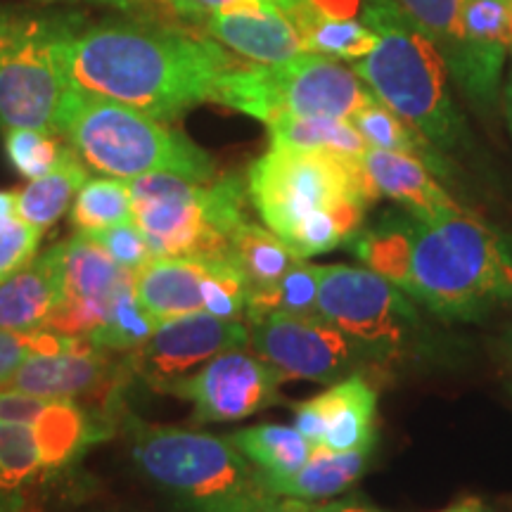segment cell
<instances>
[{
  "mask_svg": "<svg viewBox=\"0 0 512 512\" xmlns=\"http://www.w3.org/2000/svg\"><path fill=\"white\" fill-rule=\"evenodd\" d=\"M53 50L69 88L121 102L159 121L214 102L221 76L238 64L214 38L150 24L62 31Z\"/></svg>",
  "mask_w": 512,
  "mask_h": 512,
  "instance_id": "6da1fadb",
  "label": "cell"
},
{
  "mask_svg": "<svg viewBox=\"0 0 512 512\" xmlns=\"http://www.w3.org/2000/svg\"><path fill=\"white\" fill-rule=\"evenodd\" d=\"M361 17L377 41L366 57L351 62L358 79L434 147L456 150L467 128L448 93L437 46L396 0H363Z\"/></svg>",
  "mask_w": 512,
  "mask_h": 512,
  "instance_id": "7a4b0ae2",
  "label": "cell"
},
{
  "mask_svg": "<svg viewBox=\"0 0 512 512\" xmlns=\"http://www.w3.org/2000/svg\"><path fill=\"white\" fill-rule=\"evenodd\" d=\"M413 219L411 297L441 318L475 320L512 292V254L479 216L453 207Z\"/></svg>",
  "mask_w": 512,
  "mask_h": 512,
  "instance_id": "3957f363",
  "label": "cell"
},
{
  "mask_svg": "<svg viewBox=\"0 0 512 512\" xmlns=\"http://www.w3.org/2000/svg\"><path fill=\"white\" fill-rule=\"evenodd\" d=\"M57 133L67 138L88 166L121 181L147 174H176L200 183L216 178V164L209 152L181 131L79 88L67 86L62 95Z\"/></svg>",
  "mask_w": 512,
  "mask_h": 512,
  "instance_id": "277c9868",
  "label": "cell"
},
{
  "mask_svg": "<svg viewBox=\"0 0 512 512\" xmlns=\"http://www.w3.org/2000/svg\"><path fill=\"white\" fill-rule=\"evenodd\" d=\"M133 463L190 512H247L273 496L228 439L181 427H133Z\"/></svg>",
  "mask_w": 512,
  "mask_h": 512,
  "instance_id": "5b68a950",
  "label": "cell"
},
{
  "mask_svg": "<svg viewBox=\"0 0 512 512\" xmlns=\"http://www.w3.org/2000/svg\"><path fill=\"white\" fill-rule=\"evenodd\" d=\"M133 221L152 256L226 259L230 238L247 221V185L240 176L207 183L176 174H147L128 181Z\"/></svg>",
  "mask_w": 512,
  "mask_h": 512,
  "instance_id": "8992f818",
  "label": "cell"
},
{
  "mask_svg": "<svg viewBox=\"0 0 512 512\" xmlns=\"http://www.w3.org/2000/svg\"><path fill=\"white\" fill-rule=\"evenodd\" d=\"M377 95L351 67L302 53L278 64H235L221 76L214 102L273 124L285 117L351 119Z\"/></svg>",
  "mask_w": 512,
  "mask_h": 512,
  "instance_id": "52a82bcc",
  "label": "cell"
},
{
  "mask_svg": "<svg viewBox=\"0 0 512 512\" xmlns=\"http://www.w3.org/2000/svg\"><path fill=\"white\" fill-rule=\"evenodd\" d=\"M247 190L266 226L283 240L320 211L342 202L370 209L380 200L361 159L278 145L252 164Z\"/></svg>",
  "mask_w": 512,
  "mask_h": 512,
  "instance_id": "ba28073f",
  "label": "cell"
},
{
  "mask_svg": "<svg viewBox=\"0 0 512 512\" xmlns=\"http://www.w3.org/2000/svg\"><path fill=\"white\" fill-rule=\"evenodd\" d=\"M318 316L377 354L399 349L418 325L406 292L361 266H323Z\"/></svg>",
  "mask_w": 512,
  "mask_h": 512,
  "instance_id": "9c48e42d",
  "label": "cell"
},
{
  "mask_svg": "<svg viewBox=\"0 0 512 512\" xmlns=\"http://www.w3.org/2000/svg\"><path fill=\"white\" fill-rule=\"evenodd\" d=\"M62 31L46 24H15L0 46V126L57 133V107L67 83L53 43Z\"/></svg>",
  "mask_w": 512,
  "mask_h": 512,
  "instance_id": "30bf717a",
  "label": "cell"
},
{
  "mask_svg": "<svg viewBox=\"0 0 512 512\" xmlns=\"http://www.w3.org/2000/svg\"><path fill=\"white\" fill-rule=\"evenodd\" d=\"M249 325V342L256 356L271 363L285 380L339 382L354 368L356 347H361L318 313H275Z\"/></svg>",
  "mask_w": 512,
  "mask_h": 512,
  "instance_id": "8fae6325",
  "label": "cell"
},
{
  "mask_svg": "<svg viewBox=\"0 0 512 512\" xmlns=\"http://www.w3.org/2000/svg\"><path fill=\"white\" fill-rule=\"evenodd\" d=\"M247 342L245 320H223L207 311H197L162 320L143 347L131 351L128 366L150 387L169 394L174 384L190 377L211 358L240 349Z\"/></svg>",
  "mask_w": 512,
  "mask_h": 512,
  "instance_id": "7c38bea8",
  "label": "cell"
},
{
  "mask_svg": "<svg viewBox=\"0 0 512 512\" xmlns=\"http://www.w3.org/2000/svg\"><path fill=\"white\" fill-rule=\"evenodd\" d=\"M283 380L264 358L230 349L174 384L169 394L192 401L195 422H233L280 403Z\"/></svg>",
  "mask_w": 512,
  "mask_h": 512,
  "instance_id": "4fadbf2b",
  "label": "cell"
},
{
  "mask_svg": "<svg viewBox=\"0 0 512 512\" xmlns=\"http://www.w3.org/2000/svg\"><path fill=\"white\" fill-rule=\"evenodd\" d=\"M60 245L62 302L43 330L88 339L100 328L119 294L136 285V273L117 264L88 235L76 233Z\"/></svg>",
  "mask_w": 512,
  "mask_h": 512,
  "instance_id": "5bb4252c",
  "label": "cell"
},
{
  "mask_svg": "<svg viewBox=\"0 0 512 512\" xmlns=\"http://www.w3.org/2000/svg\"><path fill=\"white\" fill-rule=\"evenodd\" d=\"M465 43L451 76L467 98L489 107L496 100L505 53L512 43V8L508 0H465Z\"/></svg>",
  "mask_w": 512,
  "mask_h": 512,
  "instance_id": "9a60e30c",
  "label": "cell"
},
{
  "mask_svg": "<svg viewBox=\"0 0 512 512\" xmlns=\"http://www.w3.org/2000/svg\"><path fill=\"white\" fill-rule=\"evenodd\" d=\"M112 387V363L107 351L83 337H69L62 349L48 354H31L5 384V389H17L41 399L72 401Z\"/></svg>",
  "mask_w": 512,
  "mask_h": 512,
  "instance_id": "2e32d148",
  "label": "cell"
},
{
  "mask_svg": "<svg viewBox=\"0 0 512 512\" xmlns=\"http://www.w3.org/2000/svg\"><path fill=\"white\" fill-rule=\"evenodd\" d=\"M202 27L221 46L256 64H278L309 53L294 19L273 3H245L214 12Z\"/></svg>",
  "mask_w": 512,
  "mask_h": 512,
  "instance_id": "e0dca14e",
  "label": "cell"
},
{
  "mask_svg": "<svg viewBox=\"0 0 512 512\" xmlns=\"http://www.w3.org/2000/svg\"><path fill=\"white\" fill-rule=\"evenodd\" d=\"M62 283V245H55L0 283V330L46 328L62 302Z\"/></svg>",
  "mask_w": 512,
  "mask_h": 512,
  "instance_id": "ac0fdd59",
  "label": "cell"
},
{
  "mask_svg": "<svg viewBox=\"0 0 512 512\" xmlns=\"http://www.w3.org/2000/svg\"><path fill=\"white\" fill-rule=\"evenodd\" d=\"M323 420L330 451H373L377 439V389L363 375H349L311 399Z\"/></svg>",
  "mask_w": 512,
  "mask_h": 512,
  "instance_id": "d6986e66",
  "label": "cell"
},
{
  "mask_svg": "<svg viewBox=\"0 0 512 512\" xmlns=\"http://www.w3.org/2000/svg\"><path fill=\"white\" fill-rule=\"evenodd\" d=\"M361 162L377 195L399 202L406 214L415 219H432L441 211L458 207L448 197V192L434 181L430 166L418 157L368 147Z\"/></svg>",
  "mask_w": 512,
  "mask_h": 512,
  "instance_id": "ffe728a7",
  "label": "cell"
},
{
  "mask_svg": "<svg viewBox=\"0 0 512 512\" xmlns=\"http://www.w3.org/2000/svg\"><path fill=\"white\" fill-rule=\"evenodd\" d=\"M209 259L155 256L136 271V297L157 320L204 311L202 280Z\"/></svg>",
  "mask_w": 512,
  "mask_h": 512,
  "instance_id": "44dd1931",
  "label": "cell"
},
{
  "mask_svg": "<svg viewBox=\"0 0 512 512\" xmlns=\"http://www.w3.org/2000/svg\"><path fill=\"white\" fill-rule=\"evenodd\" d=\"M373 451H330L325 446H313L311 456L297 472L287 477H264L271 494L320 501L339 496L368 470Z\"/></svg>",
  "mask_w": 512,
  "mask_h": 512,
  "instance_id": "7402d4cb",
  "label": "cell"
},
{
  "mask_svg": "<svg viewBox=\"0 0 512 512\" xmlns=\"http://www.w3.org/2000/svg\"><path fill=\"white\" fill-rule=\"evenodd\" d=\"M31 427L36 432L43 470L72 465L102 437L91 415L72 399H48Z\"/></svg>",
  "mask_w": 512,
  "mask_h": 512,
  "instance_id": "603a6c76",
  "label": "cell"
},
{
  "mask_svg": "<svg viewBox=\"0 0 512 512\" xmlns=\"http://www.w3.org/2000/svg\"><path fill=\"white\" fill-rule=\"evenodd\" d=\"M351 254L363 266L375 271L389 283L411 294V259H413V219L408 216H384L380 223L361 228L349 240Z\"/></svg>",
  "mask_w": 512,
  "mask_h": 512,
  "instance_id": "cb8c5ba5",
  "label": "cell"
},
{
  "mask_svg": "<svg viewBox=\"0 0 512 512\" xmlns=\"http://www.w3.org/2000/svg\"><path fill=\"white\" fill-rule=\"evenodd\" d=\"M226 259L242 273L252 294L283 278L297 261H302V256L271 228L245 221L230 238Z\"/></svg>",
  "mask_w": 512,
  "mask_h": 512,
  "instance_id": "d4e9b609",
  "label": "cell"
},
{
  "mask_svg": "<svg viewBox=\"0 0 512 512\" xmlns=\"http://www.w3.org/2000/svg\"><path fill=\"white\" fill-rule=\"evenodd\" d=\"M83 183H86V166L72 145H64L55 169L29 181L27 188L17 192V214L31 226L46 230L69 209Z\"/></svg>",
  "mask_w": 512,
  "mask_h": 512,
  "instance_id": "484cf974",
  "label": "cell"
},
{
  "mask_svg": "<svg viewBox=\"0 0 512 512\" xmlns=\"http://www.w3.org/2000/svg\"><path fill=\"white\" fill-rule=\"evenodd\" d=\"M349 124L361 133L368 147L389 152H403V155L418 157L430 166V171L446 174L444 159L439 157L437 147L427 140L413 124L399 117L392 107H387L380 98L370 100L361 110L351 114Z\"/></svg>",
  "mask_w": 512,
  "mask_h": 512,
  "instance_id": "4316f807",
  "label": "cell"
},
{
  "mask_svg": "<svg viewBox=\"0 0 512 512\" xmlns=\"http://www.w3.org/2000/svg\"><path fill=\"white\" fill-rule=\"evenodd\" d=\"M264 477H287L311 456V444L294 427L256 425L226 437Z\"/></svg>",
  "mask_w": 512,
  "mask_h": 512,
  "instance_id": "83f0119b",
  "label": "cell"
},
{
  "mask_svg": "<svg viewBox=\"0 0 512 512\" xmlns=\"http://www.w3.org/2000/svg\"><path fill=\"white\" fill-rule=\"evenodd\" d=\"M271 145L328 152L344 159H363L368 143L347 119L285 117L268 124Z\"/></svg>",
  "mask_w": 512,
  "mask_h": 512,
  "instance_id": "f1b7e54d",
  "label": "cell"
},
{
  "mask_svg": "<svg viewBox=\"0 0 512 512\" xmlns=\"http://www.w3.org/2000/svg\"><path fill=\"white\" fill-rule=\"evenodd\" d=\"M299 34L309 53L332 57V60L356 62L375 48V34L354 17H335L309 10L297 19Z\"/></svg>",
  "mask_w": 512,
  "mask_h": 512,
  "instance_id": "f546056e",
  "label": "cell"
},
{
  "mask_svg": "<svg viewBox=\"0 0 512 512\" xmlns=\"http://www.w3.org/2000/svg\"><path fill=\"white\" fill-rule=\"evenodd\" d=\"M320 271H323V266H311L302 259L266 290L249 294V323L275 316V313H285V316H313V313H318Z\"/></svg>",
  "mask_w": 512,
  "mask_h": 512,
  "instance_id": "4dcf8cb0",
  "label": "cell"
},
{
  "mask_svg": "<svg viewBox=\"0 0 512 512\" xmlns=\"http://www.w3.org/2000/svg\"><path fill=\"white\" fill-rule=\"evenodd\" d=\"M41 472L34 427L29 422H0V510H15L24 486Z\"/></svg>",
  "mask_w": 512,
  "mask_h": 512,
  "instance_id": "1f68e13d",
  "label": "cell"
},
{
  "mask_svg": "<svg viewBox=\"0 0 512 512\" xmlns=\"http://www.w3.org/2000/svg\"><path fill=\"white\" fill-rule=\"evenodd\" d=\"M133 221V197L128 181L93 178L81 185L72 207V226L83 235Z\"/></svg>",
  "mask_w": 512,
  "mask_h": 512,
  "instance_id": "d6a6232c",
  "label": "cell"
},
{
  "mask_svg": "<svg viewBox=\"0 0 512 512\" xmlns=\"http://www.w3.org/2000/svg\"><path fill=\"white\" fill-rule=\"evenodd\" d=\"M133 287L119 294L100 328L88 337V342L105 351H136L152 337L162 320H157L138 302Z\"/></svg>",
  "mask_w": 512,
  "mask_h": 512,
  "instance_id": "836d02e7",
  "label": "cell"
},
{
  "mask_svg": "<svg viewBox=\"0 0 512 512\" xmlns=\"http://www.w3.org/2000/svg\"><path fill=\"white\" fill-rule=\"evenodd\" d=\"M401 8L411 15L427 38L444 57L448 74L463 53V3L465 0H399Z\"/></svg>",
  "mask_w": 512,
  "mask_h": 512,
  "instance_id": "e575fe53",
  "label": "cell"
},
{
  "mask_svg": "<svg viewBox=\"0 0 512 512\" xmlns=\"http://www.w3.org/2000/svg\"><path fill=\"white\" fill-rule=\"evenodd\" d=\"M204 311L223 320H245L249 287L228 259H209L202 280Z\"/></svg>",
  "mask_w": 512,
  "mask_h": 512,
  "instance_id": "d590c367",
  "label": "cell"
},
{
  "mask_svg": "<svg viewBox=\"0 0 512 512\" xmlns=\"http://www.w3.org/2000/svg\"><path fill=\"white\" fill-rule=\"evenodd\" d=\"M5 152L19 174L34 181L55 169L64 145L55 138V133L36 131V128H10L5 131Z\"/></svg>",
  "mask_w": 512,
  "mask_h": 512,
  "instance_id": "8d00e7d4",
  "label": "cell"
},
{
  "mask_svg": "<svg viewBox=\"0 0 512 512\" xmlns=\"http://www.w3.org/2000/svg\"><path fill=\"white\" fill-rule=\"evenodd\" d=\"M41 235V228L31 226L19 214L0 221V283L36 259Z\"/></svg>",
  "mask_w": 512,
  "mask_h": 512,
  "instance_id": "74e56055",
  "label": "cell"
},
{
  "mask_svg": "<svg viewBox=\"0 0 512 512\" xmlns=\"http://www.w3.org/2000/svg\"><path fill=\"white\" fill-rule=\"evenodd\" d=\"M88 238H93L114 261H117V264L133 273L140 271L150 259H155L150 252V245H147L143 230L136 226V221H126L119 223V226L98 230V233H91Z\"/></svg>",
  "mask_w": 512,
  "mask_h": 512,
  "instance_id": "f35d334b",
  "label": "cell"
},
{
  "mask_svg": "<svg viewBox=\"0 0 512 512\" xmlns=\"http://www.w3.org/2000/svg\"><path fill=\"white\" fill-rule=\"evenodd\" d=\"M162 3L169 8L174 15L188 19V22L202 24L204 19L214 12L235 8V5L245 3H273L278 5L280 10L287 12L297 24V19L304 15V12L311 10V0H162Z\"/></svg>",
  "mask_w": 512,
  "mask_h": 512,
  "instance_id": "ab89813d",
  "label": "cell"
},
{
  "mask_svg": "<svg viewBox=\"0 0 512 512\" xmlns=\"http://www.w3.org/2000/svg\"><path fill=\"white\" fill-rule=\"evenodd\" d=\"M38 330L36 332H12L0 330V389L12 380V375L22 368L31 354H36Z\"/></svg>",
  "mask_w": 512,
  "mask_h": 512,
  "instance_id": "60d3db41",
  "label": "cell"
},
{
  "mask_svg": "<svg viewBox=\"0 0 512 512\" xmlns=\"http://www.w3.org/2000/svg\"><path fill=\"white\" fill-rule=\"evenodd\" d=\"M247 512H313V505L309 501H302V498L273 494Z\"/></svg>",
  "mask_w": 512,
  "mask_h": 512,
  "instance_id": "b9f144b4",
  "label": "cell"
},
{
  "mask_svg": "<svg viewBox=\"0 0 512 512\" xmlns=\"http://www.w3.org/2000/svg\"><path fill=\"white\" fill-rule=\"evenodd\" d=\"M313 512H382L373 508L370 503L358 501V498H347V501H332L323 505H313Z\"/></svg>",
  "mask_w": 512,
  "mask_h": 512,
  "instance_id": "7bdbcfd3",
  "label": "cell"
},
{
  "mask_svg": "<svg viewBox=\"0 0 512 512\" xmlns=\"http://www.w3.org/2000/svg\"><path fill=\"white\" fill-rule=\"evenodd\" d=\"M12 214H17V192L0 190V221H5Z\"/></svg>",
  "mask_w": 512,
  "mask_h": 512,
  "instance_id": "ee69618b",
  "label": "cell"
},
{
  "mask_svg": "<svg viewBox=\"0 0 512 512\" xmlns=\"http://www.w3.org/2000/svg\"><path fill=\"white\" fill-rule=\"evenodd\" d=\"M83 3H100V5H112L117 10H136L140 5H145L147 0H83Z\"/></svg>",
  "mask_w": 512,
  "mask_h": 512,
  "instance_id": "f6af8a7d",
  "label": "cell"
},
{
  "mask_svg": "<svg viewBox=\"0 0 512 512\" xmlns=\"http://www.w3.org/2000/svg\"><path fill=\"white\" fill-rule=\"evenodd\" d=\"M441 512H484V508H482V503L472 501V498H470V501L451 505V508H446V510H441Z\"/></svg>",
  "mask_w": 512,
  "mask_h": 512,
  "instance_id": "bcb514c9",
  "label": "cell"
},
{
  "mask_svg": "<svg viewBox=\"0 0 512 512\" xmlns=\"http://www.w3.org/2000/svg\"><path fill=\"white\" fill-rule=\"evenodd\" d=\"M505 117H508L510 131H512V79L508 83V88H505Z\"/></svg>",
  "mask_w": 512,
  "mask_h": 512,
  "instance_id": "7dc6e473",
  "label": "cell"
},
{
  "mask_svg": "<svg viewBox=\"0 0 512 512\" xmlns=\"http://www.w3.org/2000/svg\"><path fill=\"white\" fill-rule=\"evenodd\" d=\"M12 29H15V24L3 22V19H0V46H3V43L8 41V36L12 34Z\"/></svg>",
  "mask_w": 512,
  "mask_h": 512,
  "instance_id": "c3c4849f",
  "label": "cell"
},
{
  "mask_svg": "<svg viewBox=\"0 0 512 512\" xmlns=\"http://www.w3.org/2000/svg\"><path fill=\"white\" fill-rule=\"evenodd\" d=\"M510 50H512V43H510Z\"/></svg>",
  "mask_w": 512,
  "mask_h": 512,
  "instance_id": "681fc988",
  "label": "cell"
},
{
  "mask_svg": "<svg viewBox=\"0 0 512 512\" xmlns=\"http://www.w3.org/2000/svg\"><path fill=\"white\" fill-rule=\"evenodd\" d=\"M508 3H512V0H508Z\"/></svg>",
  "mask_w": 512,
  "mask_h": 512,
  "instance_id": "f907efd6",
  "label": "cell"
},
{
  "mask_svg": "<svg viewBox=\"0 0 512 512\" xmlns=\"http://www.w3.org/2000/svg\"><path fill=\"white\" fill-rule=\"evenodd\" d=\"M510 8H512V3H510Z\"/></svg>",
  "mask_w": 512,
  "mask_h": 512,
  "instance_id": "816d5d0a",
  "label": "cell"
}]
</instances>
